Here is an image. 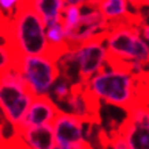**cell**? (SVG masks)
<instances>
[{
    "instance_id": "484cf974",
    "label": "cell",
    "mask_w": 149,
    "mask_h": 149,
    "mask_svg": "<svg viewBox=\"0 0 149 149\" xmlns=\"http://www.w3.org/2000/svg\"><path fill=\"white\" fill-rule=\"evenodd\" d=\"M0 144H3V136H1V130H0Z\"/></svg>"
},
{
    "instance_id": "ba28073f",
    "label": "cell",
    "mask_w": 149,
    "mask_h": 149,
    "mask_svg": "<svg viewBox=\"0 0 149 149\" xmlns=\"http://www.w3.org/2000/svg\"><path fill=\"white\" fill-rule=\"evenodd\" d=\"M108 23L104 19L97 7L91 3L82 4V14L78 22L74 26L66 32L67 34V47L74 48L91 41L93 38L103 37L105 30L108 29Z\"/></svg>"
},
{
    "instance_id": "2e32d148",
    "label": "cell",
    "mask_w": 149,
    "mask_h": 149,
    "mask_svg": "<svg viewBox=\"0 0 149 149\" xmlns=\"http://www.w3.org/2000/svg\"><path fill=\"white\" fill-rule=\"evenodd\" d=\"M72 86H74V84H72L71 81H68L67 78L63 77V75H59V77L55 79L54 85L51 88L49 95L48 96H49L51 100H52L58 107H60V105L67 100L68 96H70V93H71V91H72Z\"/></svg>"
},
{
    "instance_id": "30bf717a",
    "label": "cell",
    "mask_w": 149,
    "mask_h": 149,
    "mask_svg": "<svg viewBox=\"0 0 149 149\" xmlns=\"http://www.w3.org/2000/svg\"><path fill=\"white\" fill-rule=\"evenodd\" d=\"M99 105V100L95 99L89 92L86 91V88L82 84H77V85L72 86L70 96L59 107V109L74 113V115H77L82 119H86V120H93L95 122L97 119Z\"/></svg>"
},
{
    "instance_id": "3957f363",
    "label": "cell",
    "mask_w": 149,
    "mask_h": 149,
    "mask_svg": "<svg viewBox=\"0 0 149 149\" xmlns=\"http://www.w3.org/2000/svg\"><path fill=\"white\" fill-rule=\"evenodd\" d=\"M15 56L48 54L45 25L26 3L10 17L7 32L3 38Z\"/></svg>"
},
{
    "instance_id": "277c9868",
    "label": "cell",
    "mask_w": 149,
    "mask_h": 149,
    "mask_svg": "<svg viewBox=\"0 0 149 149\" xmlns=\"http://www.w3.org/2000/svg\"><path fill=\"white\" fill-rule=\"evenodd\" d=\"M108 62L103 37L93 38L74 48H67L56 58L60 75L74 85L85 84L96 72H99Z\"/></svg>"
},
{
    "instance_id": "cb8c5ba5",
    "label": "cell",
    "mask_w": 149,
    "mask_h": 149,
    "mask_svg": "<svg viewBox=\"0 0 149 149\" xmlns=\"http://www.w3.org/2000/svg\"><path fill=\"white\" fill-rule=\"evenodd\" d=\"M82 3H91V4H95L96 0H81Z\"/></svg>"
},
{
    "instance_id": "d6986e66",
    "label": "cell",
    "mask_w": 149,
    "mask_h": 149,
    "mask_svg": "<svg viewBox=\"0 0 149 149\" xmlns=\"http://www.w3.org/2000/svg\"><path fill=\"white\" fill-rule=\"evenodd\" d=\"M23 3L25 0H0V11L10 18Z\"/></svg>"
},
{
    "instance_id": "52a82bcc",
    "label": "cell",
    "mask_w": 149,
    "mask_h": 149,
    "mask_svg": "<svg viewBox=\"0 0 149 149\" xmlns=\"http://www.w3.org/2000/svg\"><path fill=\"white\" fill-rule=\"evenodd\" d=\"M93 120H86L82 118L59 109L54 122L51 123L54 133L55 144L58 145H89V136ZM91 146V145H89Z\"/></svg>"
},
{
    "instance_id": "ac0fdd59",
    "label": "cell",
    "mask_w": 149,
    "mask_h": 149,
    "mask_svg": "<svg viewBox=\"0 0 149 149\" xmlns=\"http://www.w3.org/2000/svg\"><path fill=\"white\" fill-rule=\"evenodd\" d=\"M15 60L17 56L10 48V45L3 40H0V74L13 68L15 66Z\"/></svg>"
},
{
    "instance_id": "44dd1931",
    "label": "cell",
    "mask_w": 149,
    "mask_h": 149,
    "mask_svg": "<svg viewBox=\"0 0 149 149\" xmlns=\"http://www.w3.org/2000/svg\"><path fill=\"white\" fill-rule=\"evenodd\" d=\"M8 17L0 11V40H3L7 32V26H8Z\"/></svg>"
},
{
    "instance_id": "5b68a950",
    "label": "cell",
    "mask_w": 149,
    "mask_h": 149,
    "mask_svg": "<svg viewBox=\"0 0 149 149\" xmlns=\"http://www.w3.org/2000/svg\"><path fill=\"white\" fill-rule=\"evenodd\" d=\"M14 67L33 97L48 96L55 79L60 75L56 58L49 54L18 56Z\"/></svg>"
},
{
    "instance_id": "4316f807",
    "label": "cell",
    "mask_w": 149,
    "mask_h": 149,
    "mask_svg": "<svg viewBox=\"0 0 149 149\" xmlns=\"http://www.w3.org/2000/svg\"><path fill=\"white\" fill-rule=\"evenodd\" d=\"M88 149H95V148H92V146H89V148H88Z\"/></svg>"
},
{
    "instance_id": "9c48e42d",
    "label": "cell",
    "mask_w": 149,
    "mask_h": 149,
    "mask_svg": "<svg viewBox=\"0 0 149 149\" xmlns=\"http://www.w3.org/2000/svg\"><path fill=\"white\" fill-rule=\"evenodd\" d=\"M119 133L130 149H149V112L148 103L131 107Z\"/></svg>"
},
{
    "instance_id": "7a4b0ae2",
    "label": "cell",
    "mask_w": 149,
    "mask_h": 149,
    "mask_svg": "<svg viewBox=\"0 0 149 149\" xmlns=\"http://www.w3.org/2000/svg\"><path fill=\"white\" fill-rule=\"evenodd\" d=\"M140 23L125 22L112 25L103 34V41L108 52V59L120 62L136 74H146L149 45L141 34Z\"/></svg>"
},
{
    "instance_id": "ffe728a7",
    "label": "cell",
    "mask_w": 149,
    "mask_h": 149,
    "mask_svg": "<svg viewBox=\"0 0 149 149\" xmlns=\"http://www.w3.org/2000/svg\"><path fill=\"white\" fill-rule=\"evenodd\" d=\"M109 149H130L129 148V145H127V142L125 141V138H123V136L118 131V133H115L111 138H109Z\"/></svg>"
},
{
    "instance_id": "8fae6325",
    "label": "cell",
    "mask_w": 149,
    "mask_h": 149,
    "mask_svg": "<svg viewBox=\"0 0 149 149\" xmlns=\"http://www.w3.org/2000/svg\"><path fill=\"white\" fill-rule=\"evenodd\" d=\"M59 112V107L51 100L49 96H34L29 105L22 123L15 131L33 126H48L54 122Z\"/></svg>"
},
{
    "instance_id": "4fadbf2b",
    "label": "cell",
    "mask_w": 149,
    "mask_h": 149,
    "mask_svg": "<svg viewBox=\"0 0 149 149\" xmlns=\"http://www.w3.org/2000/svg\"><path fill=\"white\" fill-rule=\"evenodd\" d=\"M19 140L27 149H52L55 145L54 133L51 125L48 126L25 127L15 131Z\"/></svg>"
},
{
    "instance_id": "6da1fadb",
    "label": "cell",
    "mask_w": 149,
    "mask_h": 149,
    "mask_svg": "<svg viewBox=\"0 0 149 149\" xmlns=\"http://www.w3.org/2000/svg\"><path fill=\"white\" fill-rule=\"evenodd\" d=\"M82 85L99 101L125 111L138 103H148V72L136 74L112 59Z\"/></svg>"
},
{
    "instance_id": "8992f818",
    "label": "cell",
    "mask_w": 149,
    "mask_h": 149,
    "mask_svg": "<svg viewBox=\"0 0 149 149\" xmlns=\"http://www.w3.org/2000/svg\"><path fill=\"white\" fill-rule=\"evenodd\" d=\"M32 100L33 95L27 91L17 68L0 74V111L15 130L22 123Z\"/></svg>"
},
{
    "instance_id": "5bb4252c",
    "label": "cell",
    "mask_w": 149,
    "mask_h": 149,
    "mask_svg": "<svg viewBox=\"0 0 149 149\" xmlns=\"http://www.w3.org/2000/svg\"><path fill=\"white\" fill-rule=\"evenodd\" d=\"M25 3L42 19L44 25H47L60 19L66 0H25Z\"/></svg>"
},
{
    "instance_id": "603a6c76",
    "label": "cell",
    "mask_w": 149,
    "mask_h": 149,
    "mask_svg": "<svg viewBox=\"0 0 149 149\" xmlns=\"http://www.w3.org/2000/svg\"><path fill=\"white\" fill-rule=\"evenodd\" d=\"M127 1L130 3L133 10H140L144 8L145 6H148V0H127Z\"/></svg>"
},
{
    "instance_id": "d4e9b609",
    "label": "cell",
    "mask_w": 149,
    "mask_h": 149,
    "mask_svg": "<svg viewBox=\"0 0 149 149\" xmlns=\"http://www.w3.org/2000/svg\"><path fill=\"white\" fill-rule=\"evenodd\" d=\"M0 149H10V148H7L4 144H0Z\"/></svg>"
},
{
    "instance_id": "7c38bea8",
    "label": "cell",
    "mask_w": 149,
    "mask_h": 149,
    "mask_svg": "<svg viewBox=\"0 0 149 149\" xmlns=\"http://www.w3.org/2000/svg\"><path fill=\"white\" fill-rule=\"evenodd\" d=\"M95 6L107 21L108 26L125 22H141L133 13V8L127 0H96Z\"/></svg>"
},
{
    "instance_id": "7402d4cb",
    "label": "cell",
    "mask_w": 149,
    "mask_h": 149,
    "mask_svg": "<svg viewBox=\"0 0 149 149\" xmlns=\"http://www.w3.org/2000/svg\"><path fill=\"white\" fill-rule=\"evenodd\" d=\"M88 144H78V145H58L55 144L52 149H88Z\"/></svg>"
},
{
    "instance_id": "e0dca14e",
    "label": "cell",
    "mask_w": 149,
    "mask_h": 149,
    "mask_svg": "<svg viewBox=\"0 0 149 149\" xmlns=\"http://www.w3.org/2000/svg\"><path fill=\"white\" fill-rule=\"evenodd\" d=\"M81 14H82V4H67L66 3L63 13H62V17H60V21L63 23L66 32L70 30L78 22Z\"/></svg>"
},
{
    "instance_id": "9a60e30c",
    "label": "cell",
    "mask_w": 149,
    "mask_h": 149,
    "mask_svg": "<svg viewBox=\"0 0 149 149\" xmlns=\"http://www.w3.org/2000/svg\"><path fill=\"white\" fill-rule=\"evenodd\" d=\"M45 37L48 42V54L58 58L60 54H63L67 49V34L63 23L60 19L54 21L45 25Z\"/></svg>"
}]
</instances>
